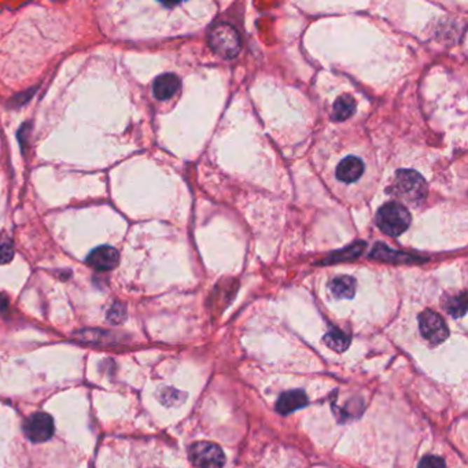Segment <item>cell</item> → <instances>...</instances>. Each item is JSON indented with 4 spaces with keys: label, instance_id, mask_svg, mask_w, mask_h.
<instances>
[{
    "label": "cell",
    "instance_id": "17",
    "mask_svg": "<svg viewBox=\"0 0 468 468\" xmlns=\"http://www.w3.org/2000/svg\"><path fill=\"white\" fill-rule=\"evenodd\" d=\"M127 319V308L125 305L116 302L107 310V320L113 324H121Z\"/></svg>",
    "mask_w": 468,
    "mask_h": 468
},
{
    "label": "cell",
    "instance_id": "5",
    "mask_svg": "<svg viewBox=\"0 0 468 468\" xmlns=\"http://www.w3.org/2000/svg\"><path fill=\"white\" fill-rule=\"evenodd\" d=\"M419 327H420V333L425 336V339H427L430 343H434V345L443 342L449 334V330L443 319L430 309L420 313Z\"/></svg>",
    "mask_w": 468,
    "mask_h": 468
},
{
    "label": "cell",
    "instance_id": "7",
    "mask_svg": "<svg viewBox=\"0 0 468 468\" xmlns=\"http://www.w3.org/2000/svg\"><path fill=\"white\" fill-rule=\"evenodd\" d=\"M364 172V163L356 156H349L339 161V164L336 165L335 179L343 184H353L363 177Z\"/></svg>",
    "mask_w": 468,
    "mask_h": 468
},
{
    "label": "cell",
    "instance_id": "6",
    "mask_svg": "<svg viewBox=\"0 0 468 468\" xmlns=\"http://www.w3.org/2000/svg\"><path fill=\"white\" fill-rule=\"evenodd\" d=\"M24 433L32 442H46L54 435V420L46 412L34 413L24 423Z\"/></svg>",
    "mask_w": 468,
    "mask_h": 468
},
{
    "label": "cell",
    "instance_id": "8",
    "mask_svg": "<svg viewBox=\"0 0 468 468\" xmlns=\"http://www.w3.org/2000/svg\"><path fill=\"white\" fill-rule=\"evenodd\" d=\"M118 261H120V254L111 246H99L94 249L87 257L88 266L102 272L114 269L118 266Z\"/></svg>",
    "mask_w": 468,
    "mask_h": 468
},
{
    "label": "cell",
    "instance_id": "16",
    "mask_svg": "<svg viewBox=\"0 0 468 468\" xmlns=\"http://www.w3.org/2000/svg\"><path fill=\"white\" fill-rule=\"evenodd\" d=\"M445 310L453 317H462L467 312V297L466 293H462L455 297H448L443 303Z\"/></svg>",
    "mask_w": 468,
    "mask_h": 468
},
{
    "label": "cell",
    "instance_id": "22",
    "mask_svg": "<svg viewBox=\"0 0 468 468\" xmlns=\"http://www.w3.org/2000/svg\"><path fill=\"white\" fill-rule=\"evenodd\" d=\"M8 306V298L4 294H0V310H4Z\"/></svg>",
    "mask_w": 468,
    "mask_h": 468
},
{
    "label": "cell",
    "instance_id": "13",
    "mask_svg": "<svg viewBox=\"0 0 468 468\" xmlns=\"http://www.w3.org/2000/svg\"><path fill=\"white\" fill-rule=\"evenodd\" d=\"M366 249V243L364 242H356L352 246L342 249L339 252H334L330 257H327L322 264L329 266V264H335L339 261H347V260H355L359 256H362V253Z\"/></svg>",
    "mask_w": 468,
    "mask_h": 468
},
{
    "label": "cell",
    "instance_id": "1",
    "mask_svg": "<svg viewBox=\"0 0 468 468\" xmlns=\"http://www.w3.org/2000/svg\"><path fill=\"white\" fill-rule=\"evenodd\" d=\"M393 191L399 198H401L402 201L406 203L420 205L426 200L429 188L426 180L418 172L401 169L396 174Z\"/></svg>",
    "mask_w": 468,
    "mask_h": 468
},
{
    "label": "cell",
    "instance_id": "19",
    "mask_svg": "<svg viewBox=\"0 0 468 468\" xmlns=\"http://www.w3.org/2000/svg\"><path fill=\"white\" fill-rule=\"evenodd\" d=\"M14 257V249L10 240H0V264H7Z\"/></svg>",
    "mask_w": 468,
    "mask_h": 468
},
{
    "label": "cell",
    "instance_id": "9",
    "mask_svg": "<svg viewBox=\"0 0 468 468\" xmlns=\"http://www.w3.org/2000/svg\"><path fill=\"white\" fill-rule=\"evenodd\" d=\"M371 259L385 261V263H393V264H411V263H423L426 259L419 257V256H412L404 252H397L393 250L382 243H378L373 250L369 254Z\"/></svg>",
    "mask_w": 468,
    "mask_h": 468
},
{
    "label": "cell",
    "instance_id": "18",
    "mask_svg": "<svg viewBox=\"0 0 468 468\" xmlns=\"http://www.w3.org/2000/svg\"><path fill=\"white\" fill-rule=\"evenodd\" d=\"M113 335L109 334V333H104V331H92V330H87V331H83L80 334H77V338L81 339V340H85V342H94V343H104L106 339L111 340L113 342Z\"/></svg>",
    "mask_w": 468,
    "mask_h": 468
},
{
    "label": "cell",
    "instance_id": "15",
    "mask_svg": "<svg viewBox=\"0 0 468 468\" xmlns=\"http://www.w3.org/2000/svg\"><path fill=\"white\" fill-rule=\"evenodd\" d=\"M324 342L336 352H345L350 345V336L339 329H331L324 336Z\"/></svg>",
    "mask_w": 468,
    "mask_h": 468
},
{
    "label": "cell",
    "instance_id": "11",
    "mask_svg": "<svg viewBox=\"0 0 468 468\" xmlns=\"http://www.w3.org/2000/svg\"><path fill=\"white\" fill-rule=\"evenodd\" d=\"M308 404V397L302 390H293L283 393L276 402V411L282 415H289L305 406Z\"/></svg>",
    "mask_w": 468,
    "mask_h": 468
},
{
    "label": "cell",
    "instance_id": "3",
    "mask_svg": "<svg viewBox=\"0 0 468 468\" xmlns=\"http://www.w3.org/2000/svg\"><path fill=\"white\" fill-rule=\"evenodd\" d=\"M209 46L214 54L224 60H233L240 51V37L228 22H220L213 27L207 37Z\"/></svg>",
    "mask_w": 468,
    "mask_h": 468
},
{
    "label": "cell",
    "instance_id": "21",
    "mask_svg": "<svg viewBox=\"0 0 468 468\" xmlns=\"http://www.w3.org/2000/svg\"><path fill=\"white\" fill-rule=\"evenodd\" d=\"M445 462L438 456H426L420 460L419 468H445Z\"/></svg>",
    "mask_w": 468,
    "mask_h": 468
},
{
    "label": "cell",
    "instance_id": "14",
    "mask_svg": "<svg viewBox=\"0 0 468 468\" xmlns=\"http://www.w3.org/2000/svg\"><path fill=\"white\" fill-rule=\"evenodd\" d=\"M356 111V101L350 95H342L334 103L333 120L345 121L350 118Z\"/></svg>",
    "mask_w": 468,
    "mask_h": 468
},
{
    "label": "cell",
    "instance_id": "2",
    "mask_svg": "<svg viewBox=\"0 0 468 468\" xmlns=\"http://www.w3.org/2000/svg\"><path fill=\"white\" fill-rule=\"evenodd\" d=\"M376 226L383 234L396 238L404 234L411 226V214L401 203L389 202L378 210Z\"/></svg>",
    "mask_w": 468,
    "mask_h": 468
},
{
    "label": "cell",
    "instance_id": "20",
    "mask_svg": "<svg viewBox=\"0 0 468 468\" xmlns=\"http://www.w3.org/2000/svg\"><path fill=\"white\" fill-rule=\"evenodd\" d=\"M180 397H184V396L181 393H179L177 390H174V389H165L163 392L161 401L164 402L165 405H174V404L181 401Z\"/></svg>",
    "mask_w": 468,
    "mask_h": 468
},
{
    "label": "cell",
    "instance_id": "12",
    "mask_svg": "<svg viewBox=\"0 0 468 468\" xmlns=\"http://www.w3.org/2000/svg\"><path fill=\"white\" fill-rule=\"evenodd\" d=\"M330 290L339 300H350L356 293V280L352 276H338L330 283Z\"/></svg>",
    "mask_w": 468,
    "mask_h": 468
},
{
    "label": "cell",
    "instance_id": "4",
    "mask_svg": "<svg viewBox=\"0 0 468 468\" xmlns=\"http://www.w3.org/2000/svg\"><path fill=\"white\" fill-rule=\"evenodd\" d=\"M190 459L198 468H223L226 456L223 449L212 442H197L190 448Z\"/></svg>",
    "mask_w": 468,
    "mask_h": 468
},
{
    "label": "cell",
    "instance_id": "10",
    "mask_svg": "<svg viewBox=\"0 0 468 468\" xmlns=\"http://www.w3.org/2000/svg\"><path fill=\"white\" fill-rule=\"evenodd\" d=\"M180 88V80L176 74L167 73L154 81V95L160 101L170 99Z\"/></svg>",
    "mask_w": 468,
    "mask_h": 468
}]
</instances>
